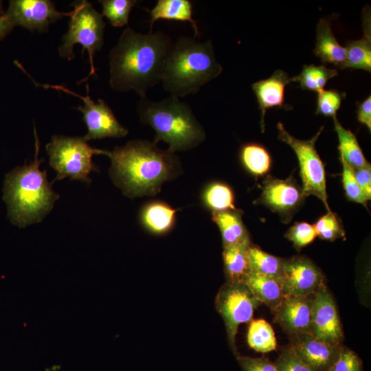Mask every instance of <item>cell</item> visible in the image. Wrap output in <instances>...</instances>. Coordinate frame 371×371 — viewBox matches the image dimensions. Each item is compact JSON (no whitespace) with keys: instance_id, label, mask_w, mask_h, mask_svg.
Segmentation results:
<instances>
[{"instance_id":"cell-38","label":"cell","mask_w":371,"mask_h":371,"mask_svg":"<svg viewBox=\"0 0 371 371\" xmlns=\"http://www.w3.org/2000/svg\"><path fill=\"white\" fill-rule=\"evenodd\" d=\"M236 358L243 371H278L275 363L264 357L253 358L237 355Z\"/></svg>"},{"instance_id":"cell-4","label":"cell","mask_w":371,"mask_h":371,"mask_svg":"<svg viewBox=\"0 0 371 371\" xmlns=\"http://www.w3.org/2000/svg\"><path fill=\"white\" fill-rule=\"evenodd\" d=\"M222 71L211 41L181 36L171 43L161 82L170 95L179 98L196 93Z\"/></svg>"},{"instance_id":"cell-35","label":"cell","mask_w":371,"mask_h":371,"mask_svg":"<svg viewBox=\"0 0 371 371\" xmlns=\"http://www.w3.org/2000/svg\"><path fill=\"white\" fill-rule=\"evenodd\" d=\"M317 236L314 225L306 222L295 223L285 234V237L298 249L312 243Z\"/></svg>"},{"instance_id":"cell-30","label":"cell","mask_w":371,"mask_h":371,"mask_svg":"<svg viewBox=\"0 0 371 371\" xmlns=\"http://www.w3.org/2000/svg\"><path fill=\"white\" fill-rule=\"evenodd\" d=\"M203 201L212 212L237 210L234 205V193L231 188L221 182L208 185L203 192Z\"/></svg>"},{"instance_id":"cell-25","label":"cell","mask_w":371,"mask_h":371,"mask_svg":"<svg viewBox=\"0 0 371 371\" xmlns=\"http://www.w3.org/2000/svg\"><path fill=\"white\" fill-rule=\"evenodd\" d=\"M250 244L223 247V258L228 281L242 282L249 271L247 250Z\"/></svg>"},{"instance_id":"cell-39","label":"cell","mask_w":371,"mask_h":371,"mask_svg":"<svg viewBox=\"0 0 371 371\" xmlns=\"http://www.w3.org/2000/svg\"><path fill=\"white\" fill-rule=\"evenodd\" d=\"M354 175L359 186L370 200L371 198V166L370 164L363 168L353 170Z\"/></svg>"},{"instance_id":"cell-20","label":"cell","mask_w":371,"mask_h":371,"mask_svg":"<svg viewBox=\"0 0 371 371\" xmlns=\"http://www.w3.org/2000/svg\"><path fill=\"white\" fill-rule=\"evenodd\" d=\"M242 282L254 295L273 311L284 297L282 281L280 279L249 271Z\"/></svg>"},{"instance_id":"cell-8","label":"cell","mask_w":371,"mask_h":371,"mask_svg":"<svg viewBox=\"0 0 371 371\" xmlns=\"http://www.w3.org/2000/svg\"><path fill=\"white\" fill-rule=\"evenodd\" d=\"M277 128L278 139L288 144L297 156L304 196H315L323 202L328 212L330 211L328 203L324 165L315 148V142L324 126H321L317 133L307 140L292 136L281 122L277 124Z\"/></svg>"},{"instance_id":"cell-22","label":"cell","mask_w":371,"mask_h":371,"mask_svg":"<svg viewBox=\"0 0 371 371\" xmlns=\"http://www.w3.org/2000/svg\"><path fill=\"white\" fill-rule=\"evenodd\" d=\"M193 5L189 0H158L155 5L148 10L150 16V30L155 21L160 19L189 22L194 30V38L199 35L196 21L192 17Z\"/></svg>"},{"instance_id":"cell-1","label":"cell","mask_w":371,"mask_h":371,"mask_svg":"<svg viewBox=\"0 0 371 371\" xmlns=\"http://www.w3.org/2000/svg\"><path fill=\"white\" fill-rule=\"evenodd\" d=\"M172 42L170 36L160 30L143 34L126 27L109 55L111 87L146 96L149 89L161 82Z\"/></svg>"},{"instance_id":"cell-28","label":"cell","mask_w":371,"mask_h":371,"mask_svg":"<svg viewBox=\"0 0 371 371\" xmlns=\"http://www.w3.org/2000/svg\"><path fill=\"white\" fill-rule=\"evenodd\" d=\"M242 164L246 169L256 176L267 173L271 166V156L260 144L249 143L243 145L240 151Z\"/></svg>"},{"instance_id":"cell-6","label":"cell","mask_w":371,"mask_h":371,"mask_svg":"<svg viewBox=\"0 0 371 371\" xmlns=\"http://www.w3.org/2000/svg\"><path fill=\"white\" fill-rule=\"evenodd\" d=\"M49 166L56 171L54 182L69 177L89 184V175L98 168L92 161L94 155H104L105 150L92 148L83 137L54 135L45 146Z\"/></svg>"},{"instance_id":"cell-7","label":"cell","mask_w":371,"mask_h":371,"mask_svg":"<svg viewBox=\"0 0 371 371\" xmlns=\"http://www.w3.org/2000/svg\"><path fill=\"white\" fill-rule=\"evenodd\" d=\"M71 5L74 9L68 23L69 28L63 36V43L58 47V53L63 58L71 60L75 58V45L80 44L82 47V53L87 50L91 65L90 73L85 78L87 80L91 75L95 74L93 56L103 45L105 23L102 14L89 1H76Z\"/></svg>"},{"instance_id":"cell-14","label":"cell","mask_w":371,"mask_h":371,"mask_svg":"<svg viewBox=\"0 0 371 371\" xmlns=\"http://www.w3.org/2000/svg\"><path fill=\"white\" fill-rule=\"evenodd\" d=\"M310 333L324 342L342 345L344 335L336 305L325 285L315 293Z\"/></svg>"},{"instance_id":"cell-24","label":"cell","mask_w":371,"mask_h":371,"mask_svg":"<svg viewBox=\"0 0 371 371\" xmlns=\"http://www.w3.org/2000/svg\"><path fill=\"white\" fill-rule=\"evenodd\" d=\"M335 131L339 139L338 149L340 159L344 161L353 170L369 165L359 144L355 135L346 129L339 122L337 116L333 117Z\"/></svg>"},{"instance_id":"cell-32","label":"cell","mask_w":371,"mask_h":371,"mask_svg":"<svg viewBox=\"0 0 371 371\" xmlns=\"http://www.w3.org/2000/svg\"><path fill=\"white\" fill-rule=\"evenodd\" d=\"M313 225L317 235L323 240L334 241L345 236L341 220L331 211L320 217Z\"/></svg>"},{"instance_id":"cell-2","label":"cell","mask_w":371,"mask_h":371,"mask_svg":"<svg viewBox=\"0 0 371 371\" xmlns=\"http://www.w3.org/2000/svg\"><path fill=\"white\" fill-rule=\"evenodd\" d=\"M104 155L111 159L109 172L113 182L129 198L153 196L165 181L179 173L177 157L155 142L131 140L105 150Z\"/></svg>"},{"instance_id":"cell-3","label":"cell","mask_w":371,"mask_h":371,"mask_svg":"<svg viewBox=\"0 0 371 371\" xmlns=\"http://www.w3.org/2000/svg\"><path fill=\"white\" fill-rule=\"evenodd\" d=\"M35 153L33 161L6 174L3 199L10 222L20 228L38 223L52 211L60 196L52 188L46 170L40 169L44 159L38 158L39 140L34 126Z\"/></svg>"},{"instance_id":"cell-5","label":"cell","mask_w":371,"mask_h":371,"mask_svg":"<svg viewBox=\"0 0 371 371\" xmlns=\"http://www.w3.org/2000/svg\"><path fill=\"white\" fill-rule=\"evenodd\" d=\"M140 121L155 132L154 142L163 141L172 153L192 149L205 139V133L190 106L179 98L170 95L153 101L146 96L137 104Z\"/></svg>"},{"instance_id":"cell-42","label":"cell","mask_w":371,"mask_h":371,"mask_svg":"<svg viewBox=\"0 0 371 371\" xmlns=\"http://www.w3.org/2000/svg\"><path fill=\"white\" fill-rule=\"evenodd\" d=\"M5 14L4 12H3V3H2V1H0V14Z\"/></svg>"},{"instance_id":"cell-33","label":"cell","mask_w":371,"mask_h":371,"mask_svg":"<svg viewBox=\"0 0 371 371\" xmlns=\"http://www.w3.org/2000/svg\"><path fill=\"white\" fill-rule=\"evenodd\" d=\"M346 93L334 89H322L317 92V106L315 113L326 117L336 116L340 109Z\"/></svg>"},{"instance_id":"cell-18","label":"cell","mask_w":371,"mask_h":371,"mask_svg":"<svg viewBox=\"0 0 371 371\" xmlns=\"http://www.w3.org/2000/svg\"><path fill=\"white\" fill-rule=\"evenodd\" d=\"M335 15L319 19L316 28V43L313 54L323 64H331L337 69H343L346 58V48L341 46L332 29V21Z\"/></svg>"},{"instance_id":"cell-29","label":"cell","mask_w":371,"mask_h":371,"mask_svg":"<svg viewBox=\"0 0 371 371\" xmlns=\"http://www.w3.org/2000/svg\"><path fill=\"white\" fill-rule=\"evenodd\" d=\"M247 339L249 346L258 352L266 353L276 349L277 344L273 328L262 319L251 321Z\"/></svg>"},{"instance_id":"cell-15","label":"cell","mask_w":371,"mask_h":371,"mask_svg":"<svg viewBox=\"0 0 371 371\" xmlns=\"http://www.w3.org/2000/svg\"><path fill=\"white\" fill-rule=\"evenodd\" d=\"M315 293L284 296L274 309L275 319L291 337L310 333Z\"/></svg>"},{"instance_id":"cell-11","label":"cell","mask_w":371,"mask_h":371,"mask_svg":"<svg viewBox=\"0 0 371 371\" xmlns=\"http://www.w3.org/2000/svg\"><path fill=\"white\" fill-rule=\"evenodd\" d=\"M281 281L284 296H304L323 286L324 276L308 258L297 256L283 260Z\"/></svg>"},{"instance_id":"cell-26","label":"cell","mask_w":371,"mask_h":371,"mask_svg":"<svg viewBox=\"0 0 371 371\" xmlns=\"http://www.w3.org/2000/svg\"><path fill=\"white\" fill-rule=\"evenodd\" d=\"M247 255L250 271L281 280L283 258L271 255L251 243Z\"/></svg>"},{"instance_id":"cell-10","label":"cell","mask_w":371,"mask_h":371,"mask_svg":"<svg viewBox=\"0 0 371 371\" xmlns=\"http://www.w3.org/2000/svg\"><path fill=\"white\" fill-rule=\"evenodd\" d=\"M43 87L63 91L83 100L84 104L75 109L82 114V120L87 128V133L83 138L87 142L106 137H122L128 134V130L118 122L113 111L104 100L98 99L95 102L90 98L88 85L86 96L78 95L60 85H43Z\"/></svg>"},{"instance_id":"cell-19","label":"cell","mask_w":371,"mask_h":371,"mask_svg":"<svg viewBox=\"0 0 371 371\" xmlns=\"http://www.w3.org/2000/svg\"><path fill=\"white\" fill-rule=\"evenodd\" d=\"M363 36L346 44V58L343 69H361L371 71V17L369 6L363 11Z\"/></svg>"},{"instance_id":"cell-17","label":"cell","mask_w":371,"mask_h":371,"mask_svg":"<svg viewBox=\"0 0 371 371\" xmlns=\"http://www.w3.org/2000/svg\"><path fill=\"white\" fill-rule=\"evenodd\" d=\"M293 82L285 71L276 70L269 78L252 84V90L256 95L259 109L261 111L260 126L265 131V117L267 110L273 108L288 109L291 106L285 104V88Z\"/></svg>"},{"instance_id":"cell-13","label":"cell","mask_w":371,"mask_h":371,"mask_svg":"<svg viewBox=\"0 0 371 371\" xmlns=\"http://www.w3.org/2000/svg\"><path fill=\"white\" fill-rule=\"evenodd\" d=\"M262 190L258 202L278 213L285 223L291 221L304 198L302 188L292 176L279 179L269 175L262 182Z\"/></svg>"},{"instance_id":"cell-9","label":"cell","mask_w":371,"mask_h":371,"mask_svg":"<svg viewBox=\"0 0 371 371\" xmlns=\"http://www.w3.org/2000/svg\"><path fill=\"white\" fill-rule=\"evenodd\" d=\"M216 304L223 318L230 346L237 355L235 340L238 326L251 321L254 310L261 303L243 282L228 281L220 290Z\"/></svg>"},{"instance_id":"cell-23","label":"cell","mask_w":371,"mask_h":371,"mask_svg":"<svg viewBox=\"0 0 371 371\" xmlns=\"http://www.w3.org/2000/svg\"><path fill=\"white\" fill-rule=\"evenodd\" d=\"M176 210L161 201H154L144 205L140 212L142 225L150 232L161 234L168 232L175 221Z\"/></svg>"},{"instance_id":"cell-31","label":"cell","mask_w":371,"mask_h":371,"mask_svg":"<svg viewBox=\"0 0 371 371\" xmlns=\"http://www.w3.org/2000/svg\"><path fill=\"white\" fill-rule=\"evenodd\" d=\"M102 16H106L112 26L123 27L128 24L129 15L137 4L136 0H100Z\"/></svg>"},{"instance_id":"cell-12","label":"cell","mask_w":371,"mask_h":371,"mask_svg":"<svg viewBox=\"0 0 371 371\" xmlns=\"http://www.w3.org/2000/svg\"><path fill=\"white\" fill-rule=\"evenodd\" d=\"M71 14V11L56 10L54 2L49 0H11L5 12L14 26L40 32L47 30L51 23Z\"/></svg>"},{"instance_id":"cell-36","label":"cell","mask_w":371,"mask_h":371,"mask_svg":"<svg viewBox=\"0 0 371 371\" xmlns=\"http://www.w3.org/2000/svg\"><path fill=\"white\" fill-rule=\"evenodd\" d=\"M275 365L278 371H313L290 346L282 351Z\"/></svg>"},{"instance_id":"cell-34","label":"cell","mask_w":371,"mask_h":371,"mask_svg":"<svg viewBox=\"0 0 371 371\" xmlns=\"http://www.w3.org/2000/svg\"><path fill=\"white\" fill-rule=\"evenodd\" d=\"M340 161L342 165V183L346 197L350 201L360 203L367 207L369 199L356 181L353 169L344 161L341 159Z\"/></svg>"},{"instance_id":"cell-40","label":"cell","mask_w":371,"mask_h":371,"mask_svg":"<svg viewBox=\"0 0 371 371\" xmlns=\"http://www.w3.org/2000/svg\"><path fill=\"white\" fill-rule=\"evenodd\" d=\"M357 118L359 123L365 125L371 131V96L361 102H357Z\"/></svg>"},{"instance_id":"cell-27","label":"cell","mask_w":371,"mask_h":371,"mask_svg":"<svg viewBox=\"0 0 371 371\" xmlns=\"http://www.w3.org/2000/svg\"><path fill=\"white\" fill-rule=\"evenodd\" d=\"M337 75L336 69H329L324 65H304L299 75L293 76V80L299 82L301 89L317 93L324 89L328 80Z\"/></svg>"},{"instance_id":"cell-37","label":"cell","mask_w":371,"mask_h":371,"mask_svg":"<svg viewBox=\"0 0 371 371\" xmlns=\"http://www.w3.org/2000/svg\"><path fill=\"white\" fill-rule=\"evenodd\" d=\"M362 361L352 350L344 347L329 371H362Z\"/></svg>"},{"instance_id":"cell-21","label":"cell","mask_w":371,"mask_h":371,"mask_svg":"<svg viewBox=\"0 0 371 371\" xmlns=\"http://www.w3.org/2000/svg\"><path fill=\"white\" fill-rule=\"evenodd\" d=\"M212 218L219 228L223 247L251 243L240 210L212 212Z\"/></svg>"},{"instance_id":"cell-41","label":"cell","mask_w":371,"mask_h":371,"mask_svg":"<svg viewBox=\"0 0 371 371\" xmlns=\"http://www.w3.org/2000/svg\"><path fill=\"white\" fill-rule=\"evenodd\" d=\"M14 27L5 14H0V41L3 39Z\"/></svg>"},{"instance_id":"cell-16","label":"cell","mask_w":371,"mask_h":371,"mask_svg":"<svg viewBox=\"0 0 371 371\" xmlns=\"http://www.w3.org/2000/svg\"><path fill=\"white\" fill-rule=\"evenodd\" d=\"M291 338L290 346L313 371H329L344 348L321 341L310 333Z\"/></svg>"}]
</instances>
